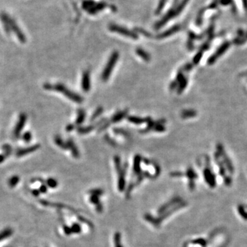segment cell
I'll list each match as a JSON object with an SVG mask.
<instances>
[{"label":"cell","instance_id":"1","mask_svg":"<svg viewBox=\"0 0 247 247\" xmlns=\"http://www.w3.org/2000/svg\"><path fill=\"white\" fill-rule=\"evenodd\" d=\"M189 1V0H182L181 2L179 3L177 6L171 8V9H170L168 12H167L166 15L161 19V20L156 22V24L155 25V28L156 30H159V28H161V27H163L164 25H166L170 20H171V19L176 17V16L179 15V14L183 10L184 8H185L186 5L188 4Z\"/></svg>","mask_w":247,"mask_h":247},{"label":"cell","instance_id":"2","mask_svg":"<svg viewBox=\"0 0 247 247\" xmlns=\"http://www.w3.org/2000/svg\"><path fill=\"white\" fill-rule=\"evenodd\" d=\"M107 4L104 2H95L93 0H84L82 3V8L90 15H96L106 8Z\"/></svg>","mask_w":247,"mask_h":247},{"label":"cell","instance_id":"3","mask_svg":"<svg viewBox=\"0 0 247 247\" xmlns=\"http://www.w3.org/2000/svg\"><path fill=\"white\" fill-rule=\"evenodd\" d=\"M119 58V53L118 52H114L111 55V57L109 58V61L107 63L105 68L104 69L103 72L102 73V79L103 81H106L109 78L110 76L112 73V71L113 70L115 65L116 64Z\"/></svg>","mask_w":247,"mask_h":247},{"label":"cell","instance_id":"4","mask_svg":"<svg viewBox=\"0 0 247 247\" xmlns=\"http://www.w3.org/2000/svg\"><path fill=\"white\" fill-rule=\"evenodd\" d=\"M54 89L56 90L59 92H62L63 94H64L65 96H67V97L70 99V100L75 102L81 103L82 101H83V99L82 98L81 95L76 94V93L73 92L72 91H70V89H68L67 87H65L64 85H63L61 84L54 85Z\"/></svg>","mask_w":247,"mask_h":247},{"label":"cell","instance_id":"5","mask_svg":"<svg viewBox=\"0 0 247 247\" xmlns=\"http://www.w3.org/2000/svg\"><path fill=\"white\" fill-rule=\"evenodd\" d=\"M109 29L111 30V32H117L118 34H122L124 37H127L131 38H133V39H137L138 38V35H137L135 32H133L131 31L130 30H128L126 27L119 26V25L111 23L109 25Z\"/></svg>","mask_w":247,"mask_h":247},{"label":"cell","instance_id":"6","mask_svg":"<svg viewBox=\"0 0 247 247\" xmlns=\"http://www.w3.org/2000/svg\"><path fill=\"white\" fill-rule=\"evenodd\" d=\"M230 43L226 41V42L223 43L221 45V46L217 49V51L216 52V53L213 54L209 59H208V63L209 64H213V63L216 61V60L218 59L219 56H220L222 54H223L227 50V49L229 48L230 46Z\"/></svg>","mask_w":247,"mask_h":247},{"label":"cell","instance_id":"7","mask_svg":"<svg viewBox=\"0 0 247 247\" xmlns=\"http://www.w3.org/2000/svg\"><path fill=\"white\" fill-rule=\"evenodd\" d=\"M82 89L85 92L89 91L91 88L90 73L89 71H84L82 77Z\"/></svg>","mask_w":247,"mask_h":247},{"label":"cell","instance_id":"8","mask_svg":"<svg viewBox=\"0 0 247 247\" xmlns=\"http://www.w3.org/2000/svg\"><path fill=\"white\" fill-rule=\"evenodd\" d=\"M180 29H181V26H179V25H176V26L172 27L171 28L167 29L166 31H165L161 33L160 34H159L157 36V38H159H159H160V39H162V38L168 37H170V36L174 34V33L179 31Z\"/></svg>","mask_w":247,"mask_h":247},{"label":"cell","instance_id":"9","mask_svg":"<svg viewBox=\"0 0 247 247\" xmlns=\"http://www.w3.org/2000/svg\"><path fill=\"white\" fill-rule=\"evenodd\" d=\"M136 53L138 55L139 57H141L142 59H144L145 61L149 62L150 60L151 57L150 56V54L148 53V52H145L144 49L141 48H137L136 49Z\"/></svg>","mask_w":247,"mask_h":247},{"label":"cell","instance_id":"10","mask_svg":"<svg viewBox=\"0 0 247 247\" xmlns=\"http://www.w3.org/2000/svg\"><path fill=\"white\" fill-rule=\"evenodd\" d=\"M128 120L129 122H131L132 123H136V124H139V123H144V122H149V118H147V119H144V118H141L139 117H129L128 118Z\"/></svg>","mask_w":247,"mask_h":247},{"label":"cell","instance_id":"11","mask_svg":"<svg viewBox=\"0 0 247 247\" xmlns=\"http://www.w3.org/2000/svg\"><path fill=\"white\" fill-rule=\"evenodd\" d=\"M126 113H127V112L126 111H121L117 113L116 115H115L113 117H112V122H120L121 120H122L123 117L126 116Z\"/></svg>","mask_w":247,"mask_h":247},{"label":"cell","instance_id":"12","mask_svg":"<svg viewBox=\"0 0 247 247\" xmlns=\"http://www.w3.org/2000/svg\"><path fill=\"white\" fill-rule=\"evenodd\" d=\"M196 115V112L194 111V110H185L183 111L181 113V117L183 118H189L193 117Z\"/></svg>","mask_w":247,"mask_h":247},{"label":"cell","instance_id":"13","mask_svg":"<svg viewBox=\"0 0 247 247\" xmlns=\"http://www.w3.org/2000/svg\"><path fill=\"white\" fill-rule=\"evenodd\" d=\"M167 2V0H159L157 7H156V10H155L156 15H159V14H160L161 13V11L163 10L165 5H166V4Z\"/></svg>","mask_w":247,"mask_h":247},{"label":"cell","instance_id":"14","mask_svg":"<svg viewBox=\"0 0 247 247\" xmlns=\"http://www.w3.org/2000/svg\"><path fill=\"white\" fill-rule=\"evenodd\" d=\"M85 118V113L83 110L80 109L78 112V117L76 119V123L77 124H81L84 122Z\"/></svg>","mask_w":247,"mask_h":247},{"label":"cell","instance_id":"15","mask_svg":"<svg viewBox=\"0 0 247 247\" xmlns=\"http://www.w3.org/2000/svg\"><path fill=\"white\" fill-rule=\"evenodd\" d=\"M93 128L92 127V126H88V127H85V128H80L78 129V132L81 134H84V133H89V132L91 131Z\"/></svg>","mask_w":247,"mask_h":247},{"label":"cell","instance_id":"16","mask_svg":"<svg viewBox=\"0 0 247 247\" xmlns=\"http://www.w3.org/2000/svg\"><path fill=\"white\" fill-rule=\"evenodd\" d=\"M202 52H199V53H198V54L196 55V56L194 57V60H193V62H194V64H198V63H199L200 60V59H201V57H202Z\"/></svg>","mask_w":247,"mask_h":247},{"label":"cell","instance_id":"17","mask_svg":"<svg viewBox=\"0 0 247 247\" xmlns=\"http://www.w3.org/2000/svg\"><path fill=\"white\" fill-rule=\"evenodd\" d=\"M102 112V108H100V109H98L96 110L95 112V113L93 115V116H92V117H91V120L95 119V118L97 117L98 116V115L101 113Z\"/></svg>","mask_w":247,"mask_h":247},{"label":"cell","instance_id":"18","mask_svg":"<svg viewBox=\"0 0 247 247\" xmlns=\"http://www.w3.org/2000/svg\"><path fill=\"white\" fill-rule=\"evenodd\" d=\"M220 4L223 5H227L231 4V0H220Z\"/></svg>","mask_w":247,"mask_h":247},{"label":"cell","instance_id":"19","mask_svg":"<svg viewBox=\"0 0 247 247\" xmlns=\"http://www.w3.org/2000/svg\"><path fill=\"white\" fill-rule=\"evenodd\" d=\"M242 4L244 9L247 10V0H242Z\"/></svg>","mask_w":247,"mask_h":247}]
</instances>
